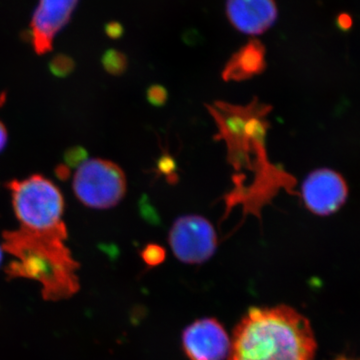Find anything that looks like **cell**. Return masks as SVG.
<instances>
[{
  "label": "cell",
  "instance_id": "cell-1",
  "mask_svg": "<svg viewBox=\"0 0 360 360\" xmlns=\"http://www.w3.org/2000/svg\"><path fill=\"white\" fill-rule=\"evenodd\" d=\"M317 343L304 315L288 305L252 307L236 326L229 360H314Z\"/></svg>",
  "mask_w": 360,
  "mask_h": 360
},
{
  "label": "cell",
  "instance_id": "cell-2",
  "mask_svg": "<svg viewBox=\"0 0 360 360\" xmlns=\"http://www.w3.org/2000/svg\"><path fill=\"white\" fill-rule=\"evenodd\" d=\"M4 250L16 258L6 269L9 278L23 277L41 284L42 296L58 302L77 292V262L66 238L20 229L4 234Z\"/></svg>",
  "mask_w": 360,
  "mask_h": 360
},
{
  "label": "cell",
  "instance_id": "cell-3",
  "mask_svg": "<svg viewBox=\"0 0 360 360\" xmlns=\"http://www.w3.org/2000/svg\"><path fill=\"white\" fill-rule=\"evenodd\" d=\"M14 212L20 229L68 238L63 214L65 198L60 189L44 175L35 174L9 182Z\"/></svg>",
  "mask_w": 360,
  "mask_h": 360
},
{
  "label": "cell",
  "instance_id": "cell-4",
  "mask_svg": "<svg viewBox=\"0 0 360 360\" xmlns=\"http://www.w3.org/2000/svg\"><path fill=\"white\" fill-rule=\"evenodd\" d=\"M72 187L82 205L96 210H108L124 198L127 177L112 161L94 158L77 167Z\"/></svg>",
  "mask_w": 360,
  "mask_h": 360
},
{
  "label": "cell",
  "instance_id": "cell-5",
  "mask_svg": "<svg viewBox=\"0 0 360 360\" xmlns=\"http://www.w3.org/2000/svg\"><path fill=\"white\" fill-rule=\"evenodd\" d=\"M168 239L175 257L186 264L207 262L217 248L214 227L200 215H186L175 220Z\"/></svg>",
  "mask_w": 360,
  "mask_h": 360
},
{
  "label": "cell",
  "instance_id": "cell-6",
  "mask_svg": "<svg viewBox=\"0 0 360 360\" xmlns=\"http://www.w3.org/2000/svg\"><path fill=\"white\" fill-rule=\"evenodd\" d=\"M182 345L191 360H224L229 357L231 340L217 319H202L184 329Z\"/></svg>",
  "mask_w": 360,
  "mask_h": 360
},
{
  "label": "cell",
  "instance_id": "cell-7",
  "mask_svg": "<svg viewBox=\"0 0 360 360\" xmlns=\"http://www.w3.org/2000/svg\"><path fill=\"white\" fill-rule=\"evenodd\" d=\"M304 205L314 214L326 217L345 205L347 187L340 174L328 168L314 170L303 181Z\"/></svg>",
  "mask_w": 360,
  "mask_h": 360
},
{
  "label": "cell",
  "instance_id": "cell-8",
  "mask_svg": "<svg viewBox=\"0 0 360 360\" xmlns=\"http://www.w3.org/2000/svg\"><path fill=\"white\" fill-rule=\"evenodd\" d=\"M78 0H39L30 23V40L39 56L52 51L54 39L70 22Z\"/></svg>",
  "mask_w": 360,
  "mask_h": 360
},
{
  "label": "cell",
  "instance_id": "cell-9",
  "mask_svg": "<svg viewBox=\"0 0 360 360\" xmlns=\"http://www.w3.org/2000/svg\"><path fill=\"white\" fill-rule=\"evenodd\" d=\"M226 13L232 25L246 34H262L274 25V0H227Z\"/></svg>",
  "mask_w": 360,
  "mask_h": 360
},
{
  "label": "cell",
  "instance_id": "cell-10",
  "mask_svg": "<svg viewBox=\"0 0 360 360\" xmlns=\"http://www.w3.org/2000/svg\"><path fill=\"white\" fill-rule=\"evenodd\" d=\"M264 46L258 40L252 39L232 56L222 77L225 80H245L264 72Z\"/></svg>",
  "mask_w": 360,
  "mask_h": 360
},
{
  "label": "cell",
  "instance_id": "cell-11",
  "mask_svg": "<svg viewBox=\"0 0 360 360\" xmlns=\"http://www.w3.org/2000/svg\"><path fill=\"white\" fill-rule=\"evenodd\" d=\"M127 58L122 52L110 49L103 56V65L106 72L111 75H120L127 70Z\"/></svg>",
  "mask_w": 360,
  "mask_h": 360
},
{
  "label": "cell",
  "instance_id": "cell-12",
  "mask_svg": "<svg viewBox=\"0 0 360 360\" xmlns=\"http://www.w3.org/2000/svg\"><path fill=\"white\" fill-rule=\"evenodd\" d=\"M75 63L70 56L58 54L49 63V70L54 77L65 78L75 70Z\"/></svg>",
  "mask_w": 360,
  "mask_h": 360
},
{
  "label": "cell",
  "instance_id": "cell-13",
  "mask_svg": "<svg viewBox=\"0 0 360 360\" xmlns=\"http://www.w3.org/2000/svg\"><path fill=\"white\" fill-rule=\"evenodd\" d=\"M167 252L162 246L150 243L141 251V258L148 266H158L165 262Z\"/></svg>",
  "mask_w": 360,
  "mask_h": 360
},
{
  "label": "cell",
  "instance_id": "cell-14",
  "mask_svg": "<svg viewBox=\"0 0 360 360\" xmlns=\"http://www.w3.org/2000/svg\"><path fill=\"white\" fill-rule=\"evenodd\" d=\"M89 158V153L82 146H72L65 153L66 167H79Z\"/></svg>",
  "mask_w": 360,
  "mask_h": 360
},
{
  "label": "cell",
  "instance_id": "cell-15",
  "mask_svg": "<svg viewBox=\"0 0 360 360\" xmlns=\"http://www.w3.org/2000/svg\"><path fill=\"white\" fill-rule=\"evenodd\" d=\"M148 98L153 105H163L167 101V91L160 85H153L148 90Z\"/></svg>",
  "mask_w": 360,
  "mask_h": 360
},
{
  "label": "cell",
  "instance_id": "cell-16",
  "mask_svg": "<svg viewBox=\"0 0 360 360\" xmlns=\"http://www.w3.org/2000/svg\"><path fill=\"white\" fill-rule=\"evenodd\" d=\"M105 32L110 39H117L122 37L123 27L120 23L110 22L105 26Z\"/></svg>",
  "mask_w": 360,
  "mask_h": 360
},
{
  "label": "cell",
  "instance_id": "cell-17",
  "mask_svg": "<svg viewBox=\"0 0 360 360\" xmlns=\"http://www.w3.org/2000/svg\"><path fill=\"white\" fill-rule=\"evenodd\" d=\"M7 141H8V134H7L6 125L0 122V153L6 148Z\"/></svg>",
  "mask_w": 360,
  "mask_h": 360
},
{
  "label": "cell",
  "instance_id": "cell-18",
  "mask_svg": "<svg viewBox=\"0 0 360 360\" xmlns=\"http://www.w3.org/2000/svg\"><path fill=\"white\" fill-rule=\"evenodd\" d=\"M56 174L58 175V179L66 180L70 175V167H66L65 165H58L56 167Z\"/></svg>",
  "mask_w": 360,
  "mask_h": 360
},
{
  "label": "cell",
  "instance_id": "cell-19",
  "mask_svg": "<svg viewBox=\"0 0 360 360\" xmlns=\"http://www.w3.org/2000/svg\"><path fill=\"white\" fill-rule=\"evenodd\" d=\"M335 360H352V359H347V357L342 356V357H340V359H338Z\"/></svg>",
  "mask_w": 360,
  "mask_h": 360
},
{
  "label": "cell",
  "instance_id": "cell-20",
  "mask_svg": "<svg viewBox=\"0 0 360 360\" xmlns=\"http://www.w3.org/2000/svg\"><path fill=\"white\" fill-rule=\"evenodd\" d=\"M2 260V248L1 246H0V262H1Z\"/></svg>",
  "mask_w": 360,
  "mask_h": 360
}]
</instances>
